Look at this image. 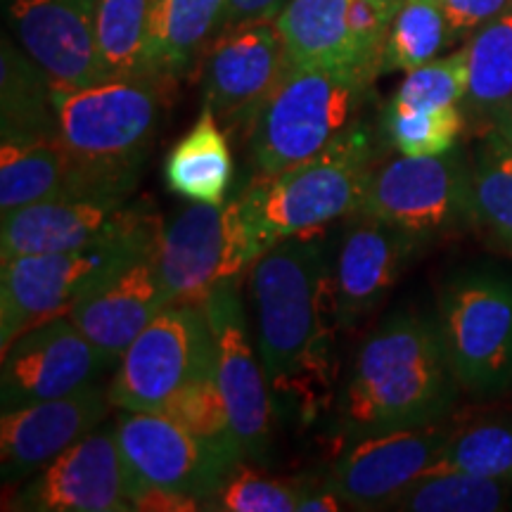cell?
I'll return each instance as SVG.
<instances>
[{"label": "cell", "instance_id": "d6a6232c", "mask_svg": "<svg viewBox=\"0 0 512 512\" xmlns=\"http://www.w3.org/2000/svg\"><path fill=\"white\" fill-rule=\"evenodd\" d=\"M159 413L169 415L171 420H176L195 437L207 441L209 446H214L233 463H245V453H242L240 441L235 437L233 420H230L226 399H223L219 380H216V370L195 377L183 389H178L159 408Z\"/></svg>", "mask_w": 512, "mask_h": 512}, {"label": "cell", "instance_id": "8d00e7d4", "mask_svg": "<svg viewBox=\"0 0 512 512\" xmlns=\"http://www.w3.org/2000/svg\"><path fill=\"white\" fill-rule=\"evenodd\" d=\"M401 0H349L347 24L356 57L363 69L373 74L380 72L384 41H387L392 19Z\"/></svg>", "mask_w": 512, "mask_h": 512}, {"label": "cell", "instance_id": "30bf717a", "mask_svg": "<svg viewBox=\"0 0 512 512\" xmlns=\"http://www.w3.org/2000/svg\"><path fill=\"white\" fill-rule=\"evenodd\" d=\"M356 214L439 238L472 221L470 164L456 150L437 157H396L375 164Z\"/></svg>", "mask_w": 512, "mask_h": 512}, {"label": "cell", "instance_id": "60d3db41", "mask_svg": "<svg viewBox=\"0 0 512 512\" xmlns=\"http://www.w3.org/2000/svg\"><path fill=\"white\" fill-rule=\"evenodd\" d=\"M486 128H489V131H494L505 145L512 147V100L508 102V105H503L501 110L494 112V117L489 119Z\"/></svg>", "mask_w": 512, "mask_h": 512}, {"label": "cell", "instance_id": "f546056e", "mask_svg": "<svg viewBox=\"0 0 512 512\" xmlns=\"http://www.w3.org/2000/svg\"><path fill=\"white\" fill-rule=\"evenodd\" d=\"M472 223L512 254V147L484 128L470 164Z\"/></svg>", "mask_w": 512, "mask_h": 512}, {"label": "cell", "instance_id": "9a60e30c", "mask_svg": "<svg viewBox=\"0 0 512 512\" xmlns=\"http://www.w3.org/2000/svg\"><path fill=\"white\" fill-rule=\"evenodd\" d=\"M112 366L69 316H57L12 339L0 366V408L57 399L93 384Z\"/></svg>", "mask_w": 512, "mask_h": 512}, {"label": "cell", "instance_id": "9c48e42d", "mask_svg": "<svg viewBox=\"0 0 512 512\" xmlns=\"http://www.w3.org/2000/svg\"><path fill=\"white\" fill-rule=\"evenodd\" d=\"M214 370L204 304H169L124 351L107 392L119 411H159L178 389Z\"/></svg>", "mask_w": 512, "mask_h": 512}, {"label": "cell", "instance_id": "f35d334b", "mask_svg": "<svg viewBox=\"0 0 512 512\" xmlns=\"http://www.w3.org/2000/svg\"><path fill=\"white\" fill-rule=\"evenodd\" d=\"M285 3L287 0H228L226 15H223V29L261 22V19H275Z\"/></svg>", "mask_w": 512, "mask_h": 512}, {"label": "cell", "instance_id": "4fadbf2b", "mask_svg": "<svg viewBox=\"0 0 512 512\" xmlns=\"http://www.w3.org/2000/svg\"><path fill=\"white\" fill-rule=\"evenodd\" d=\"M285 72V46L273 19L223 29L204 50V105L228 136H247L256 112Z\"/></svg>", "mask_w": 512, "mask_h": 512}, {"label": "cell", "instance_id": "e0dca14e", "mask_svg": "<svg viewBox=\"0 0 512 512\" xmlns=\"http://www.w3.org/2000/svg\"><path fill=\"white\" fill-rule=\"evenodd\" d=\"M110 392L100 384L57 399L5 411L0 418V479L15 486L91 434L110 413Z\"/></svg>", "mask_w": 512, "mask_h": 512}, {"label": "cell", "instance_id": "7c38bea8", "mask_svg": "<svg viewBox=\"0 0 512 512\" xmlns=\"http://www.w3.org/2000/svg\"><path fill=\"white\" fill-rule=\"evenodd\" d=\"M3 508L24 512L133 510L114 425H100L36 475L12 486Z\"/></svg>", "mask_w": 512, "mask_h": 512}, {"label": "cell", "instance_id": "d6986e66", "mask_svg": "<svg viewBox=\"0 0 512 512\" xmlns=\"http://www.w3.org/2000/svg\"><path fill=\"white\" fill-rule=\"evenodd\" d=\"M422 242L392 223L351 214L332 256L339 328H356L384 302Z\"/></svg>", "mask_w": 512, "mask_h": 512}, {"label": "cell", "instance_id": "f1b7e54d", "mask_svg": "<svg viewBox=\"0 0 512 512\" xmlns=\"http://www.w3.org/2000/svg\"><path fill=\"white\" fill-rule=\"evenodd\" d=\"M510 479L460 470H425L401 491L389 510L399 512H498L510 505Z\"/></svg>", "mask_w": 512, "mask_h": 512}, {"label": "cell", "instance_id": "5b68a950", "mask_svg": "<svg viewBox=\"0 0 512 512\" xmlns=\"http://www.w3.org/2000/svg\"><path fill=\"white\" fill-rule=\"evenodd\" d=\"M162 223L147 214L112 238L60 254L19 256L0 271V351L36 325L67 316L114 275L155 254Z\"/></svg>", "mask_w": 512, "mask_h": 512}, {"label": "cell", "instance_id": "6da1fadb", "mask_svg": "<svg viewBox=\"0 0 512 512\" xmlns=\"http://www.w3.org/2000/svg\"><path fill=\"white\" fill-rule=\"evenodd\" d=\"M247 290L271 394L313 420L335 387L339 325L332 252L320 228L268 247L247 271Z\"/></svg>", "mask_w": 512, "mask_h": 512}, {"label": "cell", "instance_id": "277c9868", "mask_svg": "<svg viewBox=\"0 0 512 512\" xmlns=\"http://www.w3.org/2000/svg\"><path fill=\"white\" fill-rule=\"evenodd\" d=\"M373 81L358 67H287L245 136L254 178L309 162L354 131Z\"/></svg>", "mask_w": 512, "mask_h": 512}, {"label": "cell", "instance_id": "7402d4cb", "mask_svg": "<svg viewBox=\"0 0 512 512\" xmlns=\"http://www.w3.org/2000/svg\"><path fill=\"white\" fill-rule=\"evenodd\" d=\"M347 10L349 0H287L273 19L283 38L287 67L363 69L349 34Z\"/></svg>", "mask_w": 512, "mask_h": 512}, {"label": "cell", "instance_id": "ba28073f", "mask_svg": "<svg viewBox=\"0 0 512 512\" xmlns=\"http://www.w3.org/2000/svg\"><path fill=\"white\" fill-rule=\"evenodd\" d=\"M437 325L460 389L479 399L512 387V278L465 273L439 294Z\"/></svg>", "mask_w": 512, "mask_h": 512}, {"label": "cell", "instance_id": "e575fe53", "mask_svg": "<svg viewBox=\"0 0 512 512\" xmlns=\"http://www.w3.org/2000/svg\"><path fill=\"white\" fill-rule=\"evenodd\" d=\"M316 484L294 477H271L238 463L223 479L204 510L221 512H297Z\"/></svg>", "mask_w": 512, "mask_h": 512}, {"label": "cell", "instance_id": "8fae6325", "mask_svg": "<svg viewBox=\"0 0 512 512\" xmlns=\"http://www.w3.org/2000/svg\"><path fill=\"white\" fill-rule=\"evenodd\" d=\"M114 432L131 503L145 491H174L207 503L238 465L159 411H121Z\"/></svg>", "mask_w": 512, "mask_h": 512}, {"label": "cell", "instance_id": "cb8c5ba5", "mask_svg": "<svg viewBox=\"0 0 512 512\" xmlns=\"http://www.w3.org/2000/svg\"><path fill=\"white\" fill-rule=\"evenodd\" d=\"M72 197V162L57 138H0V214Z\"/></svg>", "mask_w": 512, "mask_h": 512}, {"label": "cell", "instance_id": "3957f363", "mask_svg": "<svg viewBox=\"0 0 512 512\" xmlns=\"http://www.w3.org/2000/svg\"><path fill=\"white\" fill-rule=\"evenodd\" d=\"M164 74L105 79L55 91L57 143L72 162V197L128 200L171 105Z\"/></svg>", "mask_w": 512, "mask_h": 512}, {"label": "cell", "instance_id": "2e32d148", "mask_svg": "<svg viewBox=\"0 0 512 512\" xmlns=\"http://www.w3.org/2000/svg\"><path fill=\"white\" fill-rule=\"evenodd\" d=\"M451 432L437 422L351 441L332 465L325 486L349 510H389L406 486L430 470Z\"/></svg>", "mask_w": 512, "mask_h": 512}, {"label": "cell", "instance_id": "603a6c76", "mask_svg": "<svg viewBox=\"0 0 512 512\" xmlns=\"http://www.w3.org/2000/svg\"><path fill=\"white\" fill-rule=\"evenodd\" d=\"M233 152L228 133L211 112L202 107L195 126L174 145L164 162V181L183 200L195 204H221L233 181Z\"/></svg>", "mask_w": 512, "mask_h": 512}, {"label": "cell", "instance_id": "ffe728a7", "mask_svg": "<svg viewBox=\"0 0 512 512\" xmlns=\"http://www.w3.org/2000/svg\"><path fill=\"white\" fill-rule=\"evenodd\" d=\"M150 214L145 204L128 207L121 197H60L29 204L0 221V256L60 254L112 238Z\"/></svg>", "mask_w": 512, "mask_h": 512}, {"label": "cell", "instance_id": "d590c367", "mask_svg": "<svg viewBox=\"0 0 512 512\" xmlns=\"http://www.w3.org/2000/svg\"><path fill=\"white\" fill-rule=\"evenodd\" d=\"M467 79V50L460 48L406 72L392 100L418 107H460L467 93Z\"/></svg>", "mask_w": 512, "mask_h": 512}, {"label": "cell", "instance_id": "7a4b0ae2", "mask_svg": "<svg viewBox=\"0 0 512 512\" xmlns=\"http://www.w3.org/2000/svg\"><path fill=\"white\" fill-rule=\"evenodd\" d=\"M460 384L448 363L437 318L399 311L370 332L337 399L344 441L437 425Z\"/></svg>", "mask_w": 512, "mask_h": 512}, {"label": "cell", "instance_id": "d4e9b609", "mask_svg": "<svg viewBox=\"0 0 512 512\" xmlns=\"http://www.w3.org/2000/svg\"><path fill=\"white\" fill-rule=\"evenodd\" d=\"M228 0H155L150 31L152 72L181 79L221 34Z\"/></svg>", "mask_w": 512, "mask_h": 512}, {"label": "cell", "instance_id": "44dd1931", "mask_svg": "<svg viewBox=\"0 0 512 512\" xmlns=\"http://www.w3.org/2000/svg\"><path fill=\"white\" fill-rule=\"evenodd\" d=\"M166 306L169 299L159 280L155 254H150L83 297L67 316L114 368L133 339Z\"/></svg>", "mask_w": 512, "mask_h": 512}, {"label": "cell", "instance_id": "74e56055", "mask_svg": "<svg viewBox=\"0 0 512 512\" xmlns=\"http://www.w3.org/2000/svg\"><path fill=\"white\" fill-rule=\"evenodd\" d=\"M453 38L472 36L484 24L512 10V0H441Z\"/></svg>", "mask_w": 512, "mask_h": 512}, {"label": "cell", "instance_id": "ac0fdd59", "mask_svg": "<svg viewBox=\"0 0 512 512\" xmlns=\"http://www.w3.org/2000/svg\"><path fill=\"white\" fill-rule=\"evenodd\" d=\"M98 0H10L22 50L48 76L55 91L105 81L95 38Z\"/></svg>", "mask_w": 512, "mask_h": 512}, {"label": "cell", "instance_id": "ab89813d", "mask_svg": "<svg viewBox=\"0 0 512 512\" xmlns=\"http://www.w3.org/2000/svg\"><path fill=\"white\" fill-rule=\"evenodd\" d=\"M339 510H349V505L325 484H316L309 494L302 498L297 512H339Z\"/></svg>", "mask_w": 512, "mask_h": 512}, {"label": "cell", "instance_id": "52a82bcc", "mask_svg": "<svg viewBox=\"0 0 512 512\" xmlns=\"http://www.w3.org/2000/svg\"><path fill=\"white\" fill-rule=\"evenodd\" d=\"M266 252L256 238L240 197L195 204L162 226L155 264L169 304H202L211 290L240 280Z\"/></svg>", "mask_w": 512, "mask_h": 512}, {"label": "cell", "instance_id": "1f68e13d", "mask_svg": "<svg viewBox=\"0 0 512 512\" xmlns=\"http://www.w3.org/2000/svg\"><path fill=\"white\" fill-rule=\"evenodd\" d=\"M465 128V114L458 105L418 107L389 100L380 117L384 143L406 157H437L456 150Z\"/></svg>", "mask_w": 512, "mask_h": 512}, {"label": "cell", "instance_id": "83f0119b", "mask_svg": "<svg viewBox=\"0 0 512 512\" xmlns=\"http://www.w3.org/2000/svg\"><path fill=\"white\" fill-rule=\"evenodd\" d=\"M155 0H98L95 38L107 79L155 74L150 62V31Z\"/></svg>", "mask_w": 512, "mask_h": 512}, {"label": "cell", "instance_id": "5bb4252c", "mask_svg": "<svg viewBox=\"0 0 512 512\" xmlns=\"http://www.w3.org/2000/svg\"><path fill=\"white\" fill-rule=\"evenodd\" d=\"M216 347V380L226 399L235 437L245 460H261L271 444V387L256 342L249 332L238 280H230L204 299Z\"/></svg>", "mask_w": 512, "mask_h": 512}, {"label": "cell", "instance_id": "484cf974", "mask_svg": "<svg viewBox=\"0 0 512 512\" xmlns=\"http://www.w3.org/2000/svg\"><path fill=\"white\" fill-rule=\"evenodd\" d=\"M0 138H57L55 88L27 53L3 41Z\"/></svg>", "mask_w": 512, "mask_h": 512}, {"label": "cell", "instance_id": "4dcf8cb0", "mask_svg": "<svg viewBox=\"0 0 512 512\" xmlns=\"http://www.w3.org/2000/svg\"><path fill=\"white\" fill-rule=\"evenodd\" d=\"M456 41L441 0H401L384 41L380 72H411Z\"/></svg>", "mask_w": 512, "mask_h": 512}, {"label": "cell", "instance_id": "8992f818", "mask_svg": "<svg viewBox=\"0 0 512 512\" xmlns=\"http://www.w3.org/2000/svg\"><path fill=\"white\" fill-rule=\"evenodd\" d=\"M375 166V138L358 124L309 162L268 178H254L240 195L264 247L290 235L318 230L356 214Z\"/></svg>", "mask_w": 512, "mask_h": 512}, {"label": "cell", "instance_id": "836d02e7", "mask_svg": "<svg viewBox=\"0 0 512 512\" xmlns=\"http://www.w3.org/2000/svg\"><path fill=\"white\" fill-rule=\"evenodd\" d=\"M430 470H460L512 482V422H482L453 430Z\"/></svg>", "mask_w": 512, "mask_h": 512}, {"label": "cell", "instance_id": "4316f807", "mask_svg": "<svg viewBox=\"0 0 512 512\" xmlns=\"http://www.w3.org/2000/svg\"><path fill=\"white\" fill-rule=\"evenodd\" d=\"M465 50L470 79L460 110L486 126L512 100V10L477 29Z\"/></svg>", "mask_w": 512, "mask_h": 512}]
</instances>
